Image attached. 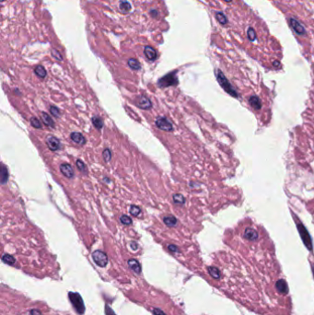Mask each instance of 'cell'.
Listing matches in <instances>:
<instances>
[{
  "label": "cell",
  "mask_w": 314,
  "mask_h": 315,
  "mask_svg": "<svg viewBox=\"0 0 314 315\" xmlns=\"http://www.w3.org/2000/svg\"><path fill=\"white\" fill-rule=\"evenodd\" d=\"M1 171H2V176H1V180H2V183H6L7 179H8V172H7V170L6 168V166L4 164H2V169H1Z\"/></svg>",
  "instance_id": "44dd1931"
},
{
  "label": "cell",
  "mask_w": 314,
  "mask_h": 315,
  "mask_svg": "<svg viewBox=\"0 0 314 315\" xmlns=\"http://www.w3.org/2000/svg\"><path fill=\"white\" fill-rule=\"evenodd\" d=\"M46 144L52 151H56L60 148V141L54 136H49L46 140Z\"/></svg>",
  "instance_id": "ba28073f"
},
{
  "label": "cell",
  "mask_w": 314,
  "mask_h": 315,
  "mask_svg": "<svg viewBox=\"0 0 314 315\" xmlns=\"http://www.w3.org/2000/svg\"><path fill=\"white\" fill-rule=\"evenodd\" d=\"M247 36H248V38H249V40H250L251 41H254L256 40V38H257V34H256V31L254 30V29H253V28L250 27V28L248 29V31H247Z\"/></svg>",
  "instance_id": "d6986e66"
},
{
  "label": "cell",
  "mask_w": 314,
  "mask_h": 315,
  "mask_svg": "<svg viewBox=\"0 0 314 315\" xmlns=\"http://www.w3.org/2000/svg\"><path fill=\"white\" fill-rule=\"evenodd\" d=\"M91 121H92L93 125H94L96 128H98V129H101V128H102V126H103V122H102V120H101L99 116H93L92 119H91Z\"/></svg>",
  "instance_id": "ac0fdd59"
},
{
  "label": "cell",
  "mask_w": 314,
  "mask_h": 315,
  "mask_svg": "<svg viewBox=\"0 0 314 315\" xmlns=\"http://www.w3.org/2000/svg\"><path fill=\"white\" fill-rule=\"evenodd\" d=\"M135 104L137 107L141 108V109H144V110H147V109H149L151 107V101L148 98H147L146 96H140L136 99L135 100Z\"/></svg>",
  "instance_id": "8992f818"
},
{
  "label": "cell",
  "mask_w": 314,
  "mask_h": 315,
  "mask_svg": "<svg viewBox=\"0 0 314 315\" xmlns=\"http://www.w3.org/2000/svg\"><path fill=\"white\" fill-rule=\"evenodd\" d=\"M30 124L34 128H41V124L36 117H32L30 119Z\"/></svg>",
  "instance_id": "83f0119b"
},
{
  "label": "cell",
  "mask_w": 314,
  "mask_h": 315,
  "mask_svg": "<svg viewBox=\"0 0 314 315\" xmlns=\"http://www.w3.org/2000/svg\"><path fill=\"white\" fill-rule=\"evenodd\" d=\"M144 54L149 61H154L157 59V51L151 46H146L144 48Z\"/></svg>",
  "instance_id": "9c48e42d"
},
{
  "label": "cell",
  "mask_w": 314,
  "mask_h": 315,
  "mask_svg": "<svg viewBox=\"0 0 314 315\" xmlns=\"http://www.w3.org/2000/svg\"><path fill=\"white\" fill-rule=\"evenodd\" d=\"M2 261L6 264H8V265H13L15 263V259L11 256V255H8V254H5L3 255L2 257Z\"/></svg>",
  "instance_id": "d4e9b609"
},
{
  "label": "cell",
  "mask_w": 314,
  "mask_h": 315,
  "mask_svg": "<svg viewBox=\"0 0 314 315\" xmlns=\"http://www.w3.org/2000/svg\"><path fill=\"white\" fill-rule=\"evenodd\" d=\"M169 250L175 253V252H178V248L175 246V245H169Z\"/></svg>",
  "instance_id": "1f68e13d"
},
{
  "label": "cell",
  "mask_w": 314,
  "mask_h": 315,
  "mask_svg": "<svg viewBox=\"0 0 314 315\" xmlns=\"http://www.w3.org/2000/svg\"><path fill=\"white\" fill-rule=\"evenodd\" d=\"M69 299L71 301L72 305L76 309V311L78 313L82 314L85 311V307H84V303H83V301H82V298L80 297V295L77 293H70Z\"/></svg>",
  "instance_id": "6da1fadb"
},
{
  "label": "cell",
  "mask_w": 314,
  "mask_h": 315,
  "mask_svg": "<svg viewBox=\"0 0 314 315\" xmlns=\"http://www.w3.org/2000/svg\"><path fill=\"white\" fill-rule=\"evenodd\" d=\"M41 119H42V122L44 123L45 125L50 126V127H53V126H54V123H53L52 117H51L48 113L42 112V113H41Z\"/></svg>",
  "instance_id": "4fadbf2b"
},
{
  "label": "cell",
  "mask_w": 314,
  "mask_h": 315,
  "mask_svg": "<svg viewBox=\"0 0 314 315\" xmlns=\"http://www.w3.org/2000/svg\"><path fill=\"white\" fill-rule=\"evenodd\" d=\"M127 64H128L129 67H130L131 69H133V70H139V69L141 68L140 63H139L136 59H135V58H130V59L128 60Z\"/></svg>",
  "instance_id": "9a60e30c"
},
{
  "label": "cell",
  "mask_w": 314,
  "mask_h": 315,
  "mask_svg": "<svg viewBox=\"0 0 314 315\" xmlns=\"http://www.w3.org/2000/svg\"><path fill=\"white\" fill-rule=\"evenodd\" d=\"M34 73L40 77V78H44L47 75V72L45 70V68L42 65H37L34 68Z\"/></svg>",
  "instance_id": "5bb4252c"
},
{
  "label": "cell",
  "mask_w": 314,
  "mask_h": 315,
  "mask_svg": "<svg viewBox=\"0 0 314 315\" xmlns=\"http://www.w3.org/2000/svg\"><path fill=\"white\" fill-rule=\"evenodd\" d=\"M153 313H154V314L155 315H165L164 314V313H162L161 311H159V310H158V309H155L154 311H153Z\"/></svg>",
  "instance_id": "d6a6232c"
},
{
  "label": "cell",
  "mask_w": 314,
  "mask_h": 315,
  "mask_svg": "<svg viewBox=\"0 0 314 315\" xmlns=\"http://www.w3.org/2000/svg\"><path fill=\"white\" fill-rule=\"evenodd\" d=\"M50 112H51L53 116H55V117H59V115H60V111H59V109L56 108L55 106H51V107H50Z\"/></svg>",
  "instance_id": "f1b7e54d"
},
{
  "label": "cell",
  "mask_w": 314,
  "mask_h": 315,
  "mask_svg": "<svg viewBox=\"0 0 314 315\" xmlns=\"http://www.w3.org/2000/svg\"><path fill=\"white\" fill-rule=\"evenodd\" d=\"M128 265H129L130 268H131L134 272H135L136 274H139V273L141 272V266H140L139 263H138L136 260H135V259H130V260L128 261Z\"/></svg>",
  "instance_id": "7c38bea8"
},
{
  "label": "cell",
  "mask_w": 314,
  "mask_h": 315,
  "mask_svg": "<svg viewBox=\"0 0 314 315\" xmlns=\"http://www.w3.org/2000/svg\"><path fill=\"white\" fill-rule=\"evenodd\" d=\"M60 171L62 172V174L68 178V179H71L74 177V171H73V168L69 165V164H66V163H63L60 165Z\"/></svg>",
  "instance_id": "52a82bcc"
},
{
  "label": "cell",
  "mask_w": 314,
  "mask_h": 315,
  "mask_svg": "<svg viewBox=\"0 0 314 315\" xmlns=\"http://www.w3.org/2000/svg\"><path fill=\"white\" fill-rule=\"evenodd\" d=\"M132 6L131 4L126 1V0H120L119 2V9L121 10V12L123 13H127L131 10Z\"/></svg>",
  "instance_id": "8fae6325"
},
{
  "label": "cell",
  "mask_w": 314,
  "mask_h": 315,
  "mask_svg": "<svg viewBox=\"0 0 314 315\" xmlns=\"http://www.w3.org/2000/svg\"><path fill=\"white\" fill-rule=\"evenodd\" d=\"M70 137H71V139H72L75 143H77V144H78V145H84V144L86 143V138L84 137V136H83L81 133L73 132V133H71Z\"/></svg>",
  "instance_id": "30bf717a"
},
{
  "label": "cell",
  "mask_w": 314,
  "mask_h": 315,
  "mask_svg": "<svg viewBox=\"0 0 314 315\" xmlns=\"http://www.w3.org/2000/svg\"><path fill=\"white\" fill-rule=\"evenodd\" d=\"M156 125L163 131H171L172 124L166 117H158L156 120Z\"/></svg>",
  "instance_id": "5b68a950"
},
{
  "label": "cell",
  "mask_w": 314,
  "mask_h": 315,
  "mask_svg": "<svg viewBox=\"0 0 314 315\" xmlns=\"http://www.w3.org/2000/svg\"><path fill=\"white\" fill-rule=\"evenodd\" d=\"M76 164H77V169H78L80 171H82V172H87V168H86V165H85V163H84L82 160H80V159H77V162H76Z\"/></svg>",
  "instance_id": "484cf974"
},
{
  "label": "cell",
  "mask_w": 314,
  "mask_h": 315,
  "mask_svg": "<svg viewBox=\"0 0 314 315\" xmlns=\"http://www.w3.org/2000/svg\"><path fill=\"white\" fill-rule=\"evenodd\" d=\"M225 2H227V3H230V2H231L232 0H224Z\"/></svg>",
  "instance_id": "74e56055"
},
{
  "label": "cell",
  "mask_w": 314,
  "mask_h": 315,
  "mask_svg": "<svg viewBox=\"0 0 314 315\" xmlns=\"http://www.w3.org/2000/svg\"><path fill=\"white\" fill-rule=\"evenodd\" d=\"M288 23H289V26L293 29V30H294L297 34L301 35V36H305V35H306L307 32H306L305 28H304L303 25H302L300 21H298L296 18H289Z\"/></svg>",
  "instance_id": "277c9868"
},
{
  "label": "cell",
  "mask_w": 314,
  "mask_h": 315,
  "mask_svg": "<svg viewBox=\"0 0 314 315\" xmlns=\"http://www.w3.org/2000/svg\"><path fill=\"white\" fill-rule=\"evenodd\" d=\"M102 157H103V159H104V160L106 162H109L111 160V159H112V151L109 148H106L102 152Z\"/></svg>",
  "instance_id": "cb8c5ba5"
},
{
  "label": "cell",
  "mask_w": 314,
  "mask_h": 315,
  "mask_svg": "<svg viewBox=\"0 0 314 315\" xmlns=\"http://www.w3.org/2000/svg\"><path fill=\"white\" fill-rule=\"evenodd\" d=\"M52 56L54 58V59H56V60H62V55H61V53H59V51H57V50H55V49H53L52 50Z\"/></svg>",
  "instance_id": "f546056e"
},
{
  "label": "cell",
  "mask_w": 314,
  "mask_h": 315,
  "mask_svg": "<svg viewBox=\"0 0 314 315\" xmlns=\"http://www.w3.org/2000/svg\"><path fill=\"white\" fill-rule=\"evenodd\" d=\"M273 65H274V66H275V67H279V65H280V62H279V61H275V62L273 63Z\"/></svg>",
  "instance_id": "d590c367"
},
{
  "label": "cell",
  "mask_w": 314,
  "mask_h": 315,
  "mask_svg": "<svg viewBox=\"0 0 314 315\" xmlns=\"http://www.w3.org/2000/svg\"><path fill=\"white\" fill-rule=\"evenodd\" d=\"M277 287L278 289V290L282 293H287L288 292V286L286 284L285 281H279L277 284Z\"/></svg>",
  "instance_id": "7402d4cb"
},
{
  "label": "cell",
  "mask_w": 314,
  "mask_h": 315,
  "mask_svg": "<svg viewBox=\"0 0 314 315\" xmlns=\"http://www.w3.org/2000/svg\"><path fill=\"white\" fill-rule=\"evenodd\" d=\"M30 315H41V313L37 311V310H31L30 311Z\"/></svg>",
  "instance_id": "836d02e7"
},
{
  "label": "cell",
  "mask_w": 314,
  "mask_h": 315,
  "mask_svg": "<svg viewBox=\"0 0 314 315\" xmlns=\"http://www.w3.org/2000/svg\"><path fill=\"white\" fill-rule=\"evenodd\" d=\"M216 18L221 25H226L228 23V18L223 12H216Z\"/></svg>",
  "instance_id": "e0dca14e"
},
{
  "label": "cell",
  "mask_w": 314,
  "mask_h": 315,
  "mask_svg": "<svg viewBox=\"0 0 314 315\" xmlns=\"http://www.w3.org/2000/svg\"><path fill=\"white\" fill-rule=\"evenodd\" d=\"M164 223L168 226V227H174L177 225V219L173 217V216H168V217H165L164 219H163Z\"/></svg>",
  "instance_id": "2e32d148"
},
{
  "label": "cell",
  "mask_w": 314,
  "mask_h": 315,
  "mask_svg": "<svg viewBox=\"0 0 314 315\" xmlns=\"http://www.w3.org/2000/svg\"><path fill=\"white\" fill-rule=\"evenodd\" d=\"M120 221L124 224V225H130L132 224V219L130 217L126 216V215H123L121 218H120Z\"/></svg>",
  "instance_id": "4316f807"
},
{
  "label": "cell",
  "mask_w": 314,
  "mask_h": 315,
  "mask_svg": "<svg viewBox=\"0 0 314 315\" xmlns=\"http://www.w3.org/2000/svg\"><path fill=\"white\" fill-rule=\"evenodd\" d=\"M173 201H174V203H176L178 205H183L185 202V198L181 194H175V195H173Z\"/></svg>",
  "instance_id": "ffe728a7"
},
{
  "label": "cell",
  "mask_w": 314,
  "mask_h": 315,
  "mask_svg": "<svg viewBox=\"0 0 314 315\" xmlns=\"http://www.w3.org/2000/svg\"><path fill=\"white\" fill-rule=\"evenodd\" d=\"M141 213V209L140 207H138L137 206H131L130 207V214L134 217H138L139 214Z\"/></svg>",
  "instance_id": "603a6c76"
},
{
  "label": "cell",
  "mask_w": 314,
  "mask_h": 315,
  "mask_svg": "<svg viewBox=\"0 0 314 315\" xmlns=\"http://www.w3.org/2000/svg\"><path fill=\"white\" fill-rule=\"evenodd\" d=\"M2 1H5V0H2Z\"/></svg>",
  "instance_id": "f35d334b"
},
{
  "label": "cell",
  "mask_w": 314,
  "mask_h": 315,
  "mask_svg": "<svg viewBox=\"0 0 314 315\" xmlns=\"http://www.w3.org/2000/svg\"><path fill=\"white\" fill-rule=\"evenodd\" d=\"M150 13H151V16H152V17H157V16H158V11H157V10H151Z\"/></svg>",
  "instance_id": "e575fe53"
},
{
  "label": "cell",
  "mask_w": 314,
  "mask_h": 315,
  "mask_svg": "<svg viewBox=\"0 0 314 315\" xmlns=\"http://www.w3.org/2000/svg\"><path fill=\"white\" fill-rule=\"evenodd\" d=\"M131 247L134 249V250H136L137 249V244L135 242H131Z\"/></svg>",
  "instance_id": "8d00e7d4"
},
{
  "label": "cell",
  "mask_w": 314,
  "mask_h": 315,
  "mask_svg": "<svg viewBox=\"0 0 314 315\" xmlns=\"http://www.w3.org/2000/svg\"><path fill=\"white\" fill-rule=\"evenodd\" d=\"M92 258H93V261L96 263V265H98L100 267L106 266V265L108 263V257H107L106 254L102 251H100V250L93 252Z\"/></svg>",
  "instance_id": "7a4b0ae2"
},
{
  "label": "cell",
  "mask_w": 314,
  "mask_h": 315,
  "mask_svg": "<svg viewBox=\"0 0 314 315\" xmlns=\"http://www.w3.org/2000/svg\"><path fill=\"white\" fill-rule=\"evenodd\" d=\"M209 273H210V275L213 277V278H219V274H218V269L217 268H214V267H209Z\"/></svg>",
  "instance_id": "4dcf8cb0"
},
{
  "label": "cell",
  "mask_w": 314,
  "mask_h": 315,
  "mask_svg": "<svg viewBox=\"0 0 314 315\" xmlns=\"http://www.w3.org/2000/svg\"><path fill=\"white\" fill-rule=\"evenodd\" d=\"M178 83V79L176 77L175 72H171L166 76H164L162 78L159 80V85L161 87H168V86H172L176 85Z\"/></svg>",
  "instance_id": "3957f363"
}]
</instances>
